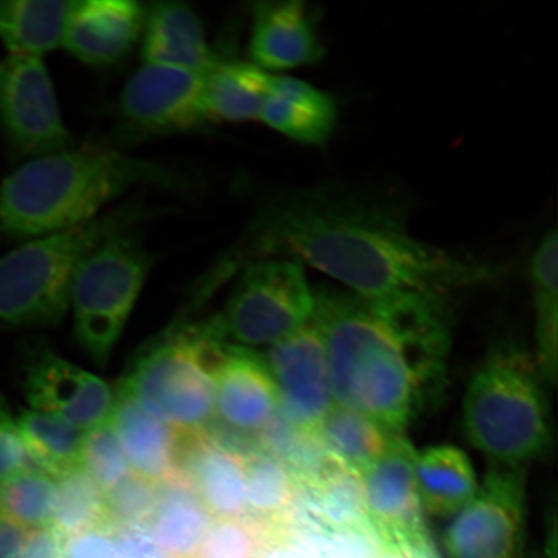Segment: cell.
Here are the masks:
<instances>
[{
    "label": "cell",
    "mask_w": 558,
    "mask_h": 558,
    "mask_svg": "<svg viewBox=\"0 0 558 558\" xmlns=\"http://www.w3.org/2000/svg\"><path fill=\"white\" fill-rule=\"evenodd\" d=\"M279 256L310 264L374 304L451 300L504 274L498 265L415 239L407 211L393 201L331 184L270 197L229 260Z\"/></svg>",
    "instance_id": "obj_1"
},
{
    "label": "cell",
    "mask_w": 558,
    "mask_h": 558,
    "mask_svg": "<svg viewBox=\"0 0 558 558\" xmlns=\"http://www.w3.org/2000/svg\"><path fill=\"white\" fill-rule=\"evenodd\" d=\"M335 403L403 436L442 383L448 349L403 332L352 292L314 291Z\"/></svg>",
    "instance_id": "obj_2"
},
{
    "label": "cell",
    "mask_w": 558,
    "mask_h": 558,
    "mask_svg": "<svg viewBox=\"0 0 558 558\" xmlns=\"http://www.w3.org/2000/svg\"><path fill=\"white\" fill-rule=\"evenodd\" d=\"M163 165L107 146H72L26 160L0 186V230L21 240L64 232L102 215L137 186L178 187Z\"/></svg>",
    "instance_id": "obj_3"
},
{
    "label": "cell",
    "mask_w": 558,
    "mask_h": 558,
    "mask_svg": "<svg viewBox=\"0 0 558 558\" xmlns=\"http://www.w3.org/2000/svg\"><path fill=\"white\" fill-rule=\"evenodd\" d=\"M549 386L533 353L500 345L474 373L463 402V425L473 448L492 464L523 466L554 446Z\"/></svg>",
    "instance_id": "obj_4"
},
{
    "label": "cell",
    "mask_w": 558,
    "mask_h": 558,
    "mask_svg": "<svg viewBox=\"0 0 558 558\" xmlns=\"http://www.w3.org/2000/svg\"><path fill=\"white\" fill-rule=\"evenodd\" d=\"M148 209L130 202L86 225L27 240L0 257V323L12 327L58 324L70 308L81 263L117 230L142 225Z\"/></svg>",
    "instance_id": "obj_5"
},
{
    "label": "cell",
    "mask_w": 558,
    "mask_h": 558,
    "mask_svg": "<svg viewBox=\"0 0 558 558\" xmlns=\"http://www.w3.org/2000/svg\"><path fill=\"white\" fill-rule=\"evenodd\" d=\"M227 345L211 320L174 327L137 354L120 388L180 434L205 432L215 417L213 368Z\"/></svg>",
    "instance_id": "obj_6"
},
{
    "label": "cell",
    "mask_w": 558,
    "mask_h": 558,
    "mask_svg": "<svg viewBox=\"0 0 558 558\" xmlns=\"http://www.w3.org/2000/svg\"><path fill=\"white\" fill-rule=\"evenodd\" d=\"M138 227L108 235L76 270L70 298L75 337L97 365L107 364L121 339L151 268Z\"/></svg>",
    "instance_id": "obj_7"
},
{
    "label": "cell",
    "mask_w": 558,
    "mask_h": 558,
    "mask_svg": "<svg viewBox=\"0 0 558 558\" xmlns=\"http://www.w3.org/2000/svg\"><path fill=\"white\" fill-rule=\"evenodd\" d=\"M314 306L304 265L265 257L246 264L225 311L211 320L227 344L274 347L308 325Z\"/></svg>",
    "instance_id": "obj_8"
},
{
    "label": "cell",
    "mask_w": 558,
    "mask_h": 558,
    "mask_svg": "<svg viewBox=\"0 0 558 558\" xmlns=\"http://www.w3.org/2000/svg\"><path fill=\"white\" fill-rule=\"evenodd\" d=\"M416 450L397 436L386 456L360 481L368 538L379 550L418 558L435 556L414 480Z\"/></svg>",
    "instance_id": "obj_9"
},
{
    "label": "cell",
    "mask_w": 558,
    "mask_h": 558,
    "mask_svg": "<svg viewBox=\"0 0 558 558\" xmlns=\"http://www.w3.org/2000/svg\"><path fill=\"white\" fill-rule=\"evenodd\" d=\"M206 73L144 64L131 76L118 101L122 138L186 134L211 124Z\"/></svg>",
    "instance_id": "obj_10"
},
{
    "label": "cell",
    "mask_w": 558,
    "mask_h": 558,
    "mask_svg": "<svg viewBox=\"0 0 558 558\" xmlns=\"http://www.w3.org/2000/svg\"><path fill=\"white\" fill-rule=\"evenodd\" d=\"M526 507V469L492 464L476 494L452 515L444 536L449 558H515Z\"/></svg>",
    "instance_id": "obj_11"
},
{
    "label": "cell",
    "mask_w": 558,
    "mask_h": 558,
    "mask_svg": "<svg viewBox=\"0 0 558 558\" xmlns=\"http://www.w3.org/2000/svg\"><path fill=\"white\" fill-rule=\"evenodd\" d=\"M0 128L15 155L29 159L74 146L44 59L0 60Z\"/></svg>",
    "instance_id": "obj_12"
},
{
    "label": "cell",
    "mask_w": 558,
    "mask_h": 558,
    "mask_svg": "<svg viewBox=\"0 0 558 558\" xmlns=\"http://www.w3.org/2000/svg\"><path fill=\"white\" fill-rule=\"evenodd\" d=\"M267 365L276 381L279 414L300 434L314 438L335 404L329 361L313 320L270 347Z\"/></svg>",
    "instance_id": "obj_13"
},
{
    "label": "cell",
    "mask_w": 558,
    "mask_h": 558,
    "mask_svg": "<svg viewBox=\"0 0 558 558\" xmlns=\"http://www.w3.org/2000/svg\"><path fill=\"white\" fill-rule=\"evenodd\" d=\"M214 423L255 439L274 422L279 396L274 376L253 349L228 344L213 368Z\"/></svg>",
    "instance_id": "obj_14"
},
{
    "label": "cell",
    "mask_w": 558,
    "mask_h": 558,
    "mask_svg": "<svg viewBox=\"0 0 558 558\" xmlns=\"http://www.w3.org/2000/svg\"><path fill=\"white\" fill-rule=\"evenodd\" d=\"M24 392L32 410L85 432L109 422L116 400L107 383L50 351L27 361Z\"/></svg>",
    "instance_id": "obj_15"
},
{
    "label": "cell",
    "mask_w": 558,
    "mask_h": 558,
    "mask_svg": "<svg viewBox=\"0 0 558 558\" xmlns=\"http://www.w3.org/2000/svg\"><path fill=\"white\" fill-rule=\"evenodd\" d=\"M145 11L136 0H72L61 48L82 64L113 66L142 40Z\"/></svg>",
    "instance_id": "obj_16"
},
{
    "label": "cell",
    "mask_w": 558,
    "mask_h": 558,
    "mask_svg": "<svg viewBox=\"0 0 558 558\" xmlns=\"http://www.w3.org/2000/svg\"><path fill=\"white\" fill-rule=\"evenodd\" d=\"M248 53L268 73L317 64L326 51L311 5L302 0L256 2Z\"/></svg>",
    "instance_id": "obj_17"
},
{
    "label": "cell",
    "mask_w": 558,
    "mask_h": 558,
    "mask_svg": "<svg viewBox=\"0 0 558 558\" xmlns=\"http://www.w3.org/2000/svg\"><path fill=\"white\" fill-rule=\"evenodd\" d=\"M178 473L214 520L246 519V457L208 435L181 434Z\"/></svg>",
    "instance_id": "obj_18"
},
{
    "label": "cell",
    "mask_w": 558,
    "mask_h": 558,
    "mask_svg": "<svg viewBox=\"0 0 558 558\" xmlns=\"http://www.w3.org/2000/svg\"><path fill=\"white\" fill-rule=\"evenodd\" d=\"M142 54L144 64L207 73L220 56L209 46L204 24L190 4H146Z\"/></svg>",
    "instance_id": "obj_19"
},
{
    "label": "cell",
    "mask_w": 558,
    "mask_h": 558,
    "mask_svg": "<svg viewBox=\"0 0 558 558\" xmlns=\"http://www.w3.org/2000/svg\"><path fill=\"white\" fill-rule=\"evenodd\" d=\"M132 472L162 483L178 473L181 434L118 389L109 417Z\"/></svg>",
    "instance_id": "obj_20"
},
{
    "label": "cell",
    "mask_w": 558,
    "mask_h": 558,
    "mask_svg": "<svg viewBox=\"0 0 558 558\" xmlns=\"http://www.w3.org/2000/svg\"><path fill=\"white\" fill-rule=\"evenodd\" d=\"M333 97L294 76H274L259 120L279 134L304 145L329 142L338 125Z\"/></svg>",
    "instance_id": "obj_21"
},
{
    "label": "cell",
    "mask_w": 558,
    "mask_h": 558,
    "mask_svg": "<svg viewBox=\"0 0 558 558\" xmlns=\"http://www.w3.org/2000/svg\"><path fill=\"white\" fill-rule=\"evenodd\" d=\"M395 437L373 418L337 403L314 435L330 462L357 481L386 456Z\"/></svg>",
    "instance_id": "obj_22"
},
{
    "label": "cell",
    "mask_w": 558,
    "mask_h": 558,
    "mask_svg": "<svg viewBox=\"0 0 558 558\" xmlns=\"http://www.w3.org/2000/svg\"><path fill=\"white\" fill-rule=\"evenodd\" d=\"M414 480L424 513L436 518H452L478 488L471 460L450 445L416 451Z\"/></svg>",
    "instance_id": "obj_23"
},
{
    "label": "cell",
    "mask_w": 558,
    "mask_h": 558,
    "mask_svg": "<svg viewBox=\"0 0 558 558\" xmlns=\"http://www.w3.org/2000/svg\"><path fill=\"white\" fill-rule=\"evenodd\" d=\"M214 519L187 481L173 474L158 485V501L148 523L167 558H195Z\"/></svg>",
    "instance_id": "obj_24"
},
{
    "label": "cell",
    "mask_w": 558,
    "mask_h": 558,
    "mask_svg": "<svg viewBox=\"0 0 558 558\" xmlns=\"http://www.w3.org/2000/svg\"><path fill=\"white\" fill-rule=\"evenodd\" d=\"M72 0H2L0 41L9 54L44 59L64 39Z\"/></svg>",
    "instance_id": "obj_25"
},
{
    "label": "cell",
    "mask_w": 558,
    "mask_h": 558,
    "mask_svg": "<svg viewBox=\"0 0 558 558\" xmlns=\"http://www.w3.org/2000/svg\"><path fill=\"white\" fill-rule=\"evenodd\" d=\"M534 310L535 351L544 380L556 386L558 367V234L543 235L529 265Z\"/></svg>",
    "instance_id": "obj_26"
},
{
    "label": "cell",
    "mask_w": 558,
    "mask_h": 558,
    "mask_svg": "<svg viewBox=\"0 0 558 558\" xmlns=\"http://www.w3.org/2000/svg\"><path fill=\"white\" fill-rule=\"evenodd\" d=\"M275 74L248 61L219 59L206 73V94L213 123L259 120Z\"/></svg>",
    "instance_id": "obj_27"
},
{
    "label": "cell",
    "mask_w": 558,
    "mask_h": 558,
    "mask_svg": "<svg viewBox=\"0 0 558 558\" xmlns=\"http://www.w3.org/2000/svg\"><path fill=\"white\" fill-rule=\"evenodd\" d=\"M299 486L282 462L260 448L246 457V519L289 532Z\"/></svg>",
    "instance_id": "obj_28"
},
{
    "label": "cell",
    "mask_w": 558,
    "mask_h": 558,
    "mask_svg": "<svg viewBox=\"0 0 558 558\" xmlns=\"http://www.w3.org/2000/svg\"><path fill=\"white\" fill-rule=\"evenodd\" d=\"M16 422L27 458L35 469L56 478L81 466L85 430L32 409L25 410Z\"/></svg>",
    "instance_id": "obj_29"
},
{
    "label": "cell",
    "mask_w": 558,
    "mask_h": 558,
    "mask_svg": "<svg viewBox=\"0 0 558 558\" xmlns=\"http://www.w3.org/2000/svg\"><path fill=\"white\" fill-rule=\"evenodd\" d=\"M54 483L51 526L56 532L68 536L105 525L104 492L81 466L56 477Z\"/></svg>",
    "instance_id": "obj_30"
},
{
    "label": "cell",
    "mask_w": 558,
    "mask_h": 558,
    "mask_svg": "<svg viewBox=\"0 0 558 558\" xmlns=\"http://www.w3.org/2000/svg\"><path fill=\"white\" fill-rule=\"evenodd\" d=\"M54 493V478L31 465L0 483V514L29 530L50 526Z\"/></svg>",
    "instance_id": "obj_31"
},
{
    "label": "cell",
    "mask_w": 558,
    "mask_h": 558,
    "mask_svg": "<svg viewBox=\"0 0 558 558\" xmlns=\"http://www.w3.org/2000/svg\"><path fill=\"white\" fill-rule=\"evenodd\" d=\"M279 536L250 519L214 520L195 558H259Z\"/></svg>",
    "instance_id": "obj_32"
},
{
    "label": "cell",
    "mask_w": 558,
    "mask_h": 558,
    "mask_svg": "<svg viewBox=\"0 0 558 558\" xmlns=\"http://www.w3.org/2000/svg\"><path fill=\"white\" fill-rule=\"evenodd\" d=\"M158 485L142 474L131 472L104 492L105 525L110 529L148 525L158 501Z\"/></svg>",
    "instance_id": "obj_33"
},
{
    "label": "cell",
    "mask_w": 558,
    "mask_h": 558,
    "mask_svg": "<svg viewBox=\"0 0 558 558\" xmlns=\"http://www.w3.org/2000/svg\"><path fill=\"white\" fill-rule=\"evenodd\" d=\"M81 469L101 487L102 492L109 490L132 472L120 439L109 422L85 432Z\"/></svg>",
    "instance_id": "obj_34"
},
{
    "label": "cell",
    "mask_w": 558,
    "mask_h": 558,
    "mask_svg": "<svg viewBox=\"0 0 558 558\" xmlns=\"http://www.w3.org/2000/svg\"><path fill=\"white\" fill-rule=\"evenodd\" d=\"M32 465L21 439L16 418L0 390V483Z\"/></svg>",
    "instance_id": "obj_35"
},
{
    "label": "cell",
    "mask_w": 558,
    "mask_h": 558,
    "mask_svg": "<svg viewBox=\"0 0 558 558\" xmlns=\"http://www.w3.org/2000/svg\"><path fill=\"white\" fill-rule=\"evenodd\" d=\"M61 558H118L111 529L100 525L62 536Z\"/></svg>",
    "instance_id": "obj_36"
},
{
    "label": "cell",
    "mask_w": 558,
    "mask_h": 558,
    "mask_svg": "<svg viewBox=\"0 0 558 558\" xmlns=\"http://www.w3.org/2000/svg\"><path fill=\"white\" fill-rule=\"evenodd\" d=\"M118 558H167L148 525L111 529Z\"/></svg>",
    "instance_id": "obj_37"
},
{
    "label": "cell",
    "mask_w": 558,
    "mask_h": 558,
    "mask_svg": "<svg viewBox=\"0 0 558 558\" xmlns=\"http://www.w3.org/2000/svg\"><path fill=\"white\" fill-rule=\"evenodd\" d=\"M62 536L50 526L27 532L20 558H61Z\"/></svg>",
    "instance_id": "obj_38"
},
{
    "label": "cell",
    "mask_w": 558,
    "mask_h": 558,
    "mask_svg": "<svg viewBox=\"0 0 558 558\" xmlns=\"http://www.w3.org/2000/svg\"><path fill=\"white\" fill-rule=\"evenodd\" d=\"M29 529L0 514V558H20Z\"/></svg>",
    "instance_id": "obj_39"
},
{
    "label": "cell",
    "mask_w": 558,
    "mask_h": 558,
    "mask_svg": "<svg viewBox=\"0 0 558 558\" xmlns=\"http://www.w3.org/2000/svg\"><path fill=\"white\" fill-rule=\"evenodd\" d=\"M556 532L548 539L547 547L544 548L543 553L534 555L532 558H556Z\"/></svg>",
    "instance_id": "obj_40"
}]
</instances>
